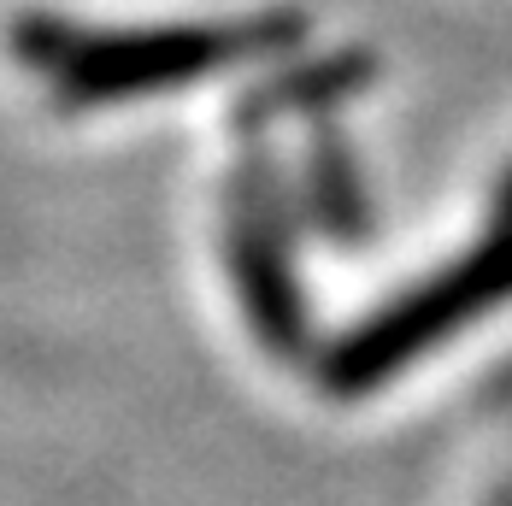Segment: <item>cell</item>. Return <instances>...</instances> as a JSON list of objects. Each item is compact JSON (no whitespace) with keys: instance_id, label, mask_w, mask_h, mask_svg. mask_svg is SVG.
<instances>
[{"instance_id":"cell-2","label":"cell","mask_w":512,"mask_h":506,"mask_svg":"<svg viewBox=\"0 0 512 506\" xmlns=\"http://www.w3.org/2000/svg\"><path fill=\"white\" fill-rule=\"evenodd\" d=\"M512 295V236H495L465 259L460 271L412 289L407 301L383 306L359 336H348L336 359H330V383L342 395L377 389L383 377H395L407 359L430 354L442 336H454L460 324H471L477 312H489L495 301Z\"/></svg>"},{"instance_id":"cell-3","label":"cell","mask_w":512,"mask_h":506,"mask_svg":"<svg viewBox=\"0 0 512 506\" xmlns=\"http://www.w3.org/2000/svg\"><path fill=\"white\" fill-rule=\"evenodd\" d=\"M277 212L271 195H259L248 183L242 212H236V277L248 289V306L259 318V336H271L277 348H289L301 330H295V295H289V271H283V253H277Z\"/></svg>"},{"instance_id":"cell-4","label":"cell","mask_w":512,"mask_h":506,"mask_svg":"<svg viewBox=\"0 0 512 506\" xmlns=\"http://www.w3.org/2000/svg\"><path fill=\"white\" fill-rule=\"evenodd\" d=\"M507 206H512V189H507Z\"/></svg>"},{"instance_id":"cell-1","label":"cell","mask_w":512,"mask_h":506,"mask_svg":"<svg viewBox=\"0 0 512 506\" xmlns=\"http://www.w3.org/2000/svg\"><path fill=\"white\" fill-rule=\"evenodd\" d=\"M289 36L295 24H277V18H248L236 30H142V36H77L48 18L18 30L24 53L59 71V83L83 101H118V95H142L159 83H189L212 65H230L242 53H259Z\"/></svg>"}]
</instances>
